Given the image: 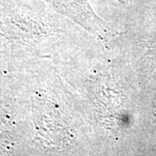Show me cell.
<instances>
[{"label": "cell", "mask_w": 156, "mask_h": 156, "mask_svg": "<svg viewBox=\"0 0 156 156\" xmlns=\"http://www.w3.org/2000/svg\"><path fill=\"white\" fill-rule=\"evenodd\" d=\"M125 1H126V0H125Z\"/></svg>", "instance_id": "obj_1"}]
</instances>
